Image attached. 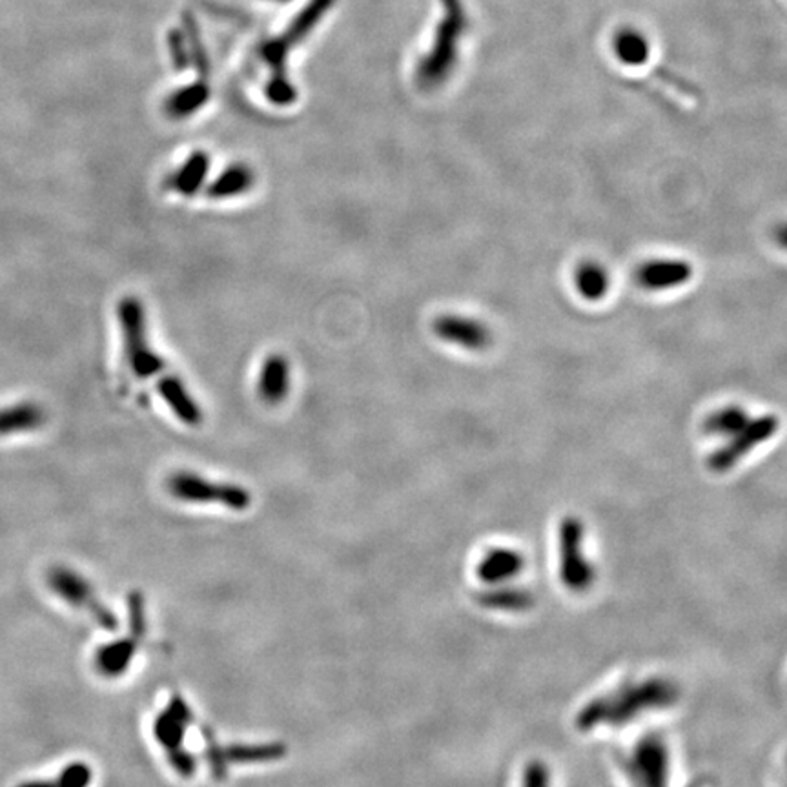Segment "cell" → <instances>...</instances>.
Segmentation results:
<instances>
[{"label":"cell","instance_id":"1","mask_svg":"<svg viewBox=\"0 0 787 787\" xmlns=\"http://www.w3.org/2000/svg\"><path fill=\"white\" fill-rule=\"evenodd\" d=\"M443 17L436 26L431 50L415 66V82L420 89L440 88L454 71L459 57V44L467 31L469 17L461 0H441Z\"/></svg>","mask_w":787,"mask_h":787},{"label":"cell","instance_id":"2","mask_svg":"<svg viewBox=\"0 0 787 787\" xmlns=\"http://www.w3.org/2000/svg\"><path fill=\"white\" fill-rule=\"evenodd\" d=\"M119 325L122 332L124 356L131 373L138 378H152L164 373L166 363L154 350L148 338L147 312L141 299L135 296H126L117 306Z\"/></svg>","mask_w":787,"mask_h":787},{"label":"cell","instance_id":"3","mask_svg":"<svg viewBox=\"0 0 787 787\" xmlns=\"http://www.w3.org/2000/svg\"><path fill=\"white\" fill-rule=\"evenodd\" d=\"M166 489L175 499L187 503H217L231 508V511H245L252 505V494L245 487L234 483H213L212 480L188 471L172 474L166 481Z\"/></svg>","mask_w":787,"mask_h":787},{"label":"cell","instance_id":"4","mask_svg":"<svg viewBox=\"0 0 787 787\" xmlns=\"http://www.w3.org/2000/svg\"><path fill=\"white\" fill-rule=\"evenodd\" d=\"M336 0H310V3L294 17L283 35L273 37L261 46V59L272 70V75L287 73L289 54L301 44L315 26L325 19V15L334 8Z\"/></svg>","mask_w":787,"mask_h":787},{"label":"cell","instance_id":"5","mask_svg":"<svg viewBox=\"0 0 787 787\" xmlns=\"http://www.w3.org/2000/svg\"><path fill=\"white\" fill-rule=\"evenodd\" d=\"M48 585L68 606L88 611L105 629H115V616L112 615V611L99 604L94 587L79 573L64 565H57L48 573Z\"/></svg>","mask_w":787,"mask_h":787},{"label":"cell","instance_id":"6","mask_svg":"<svg viewBox=\"0 0 787 787\" xmlns=\"http://www.w3.org/2000/svg\"><path fill=\"white\" fill-rule=\"evenodd\" d=\"M778 418L774 414L762 415L758 420L748 422L742 429H740L733 441L727 443L724 448H720L711 457V469L715 471H727L731 469L733 463H736L740 457L746 456L753 447L764 443L778 431Z\"/></svg>","mask_w":787,"mask_h":787},{"label":"cell","instance_id":"7","mask_svg":"<svg viewBox=\"0 0 787 787\" xmlns=\"http://www.w3.org/2000/svg\"><path fill=\"white\" fill-rule=\"evenodd\" d=\"M432 329L440 339L467 350H483L492 341L490 331L483 322L463 315H440L434 321Z\"/></svg>","mask_w":787,"mask_h":787},{"label":"cell","instance_id":"8","mask_svg":"<svg viewBox=\"0 0 787 787\" xmlns=\"http://www.w3.org/2000/svg\"><path fill=\"white\" fill-rule=\"evenodd\" d=\"M290 390V363L283 354H270L259 370L257 396L268 405H281Z\"/></svg>","mask_w":787,"mask_h":787},{"label":"cell","instance_id":"9","mask_svg":"<svg viewBox=\"0 0 787 787\" xmlns=\"http://www.w3.org/2000/svg\"><path fill=\"white\" fill-rule=\"evenodd\" d=\"M157 392L184 425L199 427L203 423L205 415L199 403L179 376H163L157 381Z\"/></svg>","mask_w":787,"mask_h":787},{"label":"cell","instance_id":"10","mask_svg":"<svg viewBox=\"0 0 787 787\" xmlns=\"http://www.w3.org/2000/svg\"><path fill=\"white\" fill-rule=\"evenodd\" d=\"M192 722V709L180 697H173L168 707L157 716L154 733L157 742L166 748L168 753L180 749L187 725Z\"/></svg>","mask_w":787,"mask_h":787},{"label":"cell","instance_id":"11","mask_svg":"<svg viewBox=\"0 0 787 787\" xmlns=\"http://www.w3.org/2000/svg\"><path fill=\"white\" fill-rule=\"evenodd\" d=\"M692 277V266L680 259L651 261L638 272V281L649 290H667L687 283Z\"/></svg>","mask_w":787,"mask_h":787},{"label":"cell","instance_id":"12","mask_svg":"<svg viewBox=\"0 0 787 787\" xmlns=\"http://www.w3.org/2000/svg\"><path fill=\"white\" fill-rule=\"evenodd\" d=\"M210 172V155L203 150L192 152L175 172L166 179V188L182 197H194L206 180Z\"/></svg>","mask_w":787,"mask_h":787},{"label":"cell","instance_id":"13","mask_svg":"<svg viewBox=\"0 0 787 787\" xmlns=\"http://www.w3.org/2000/svg\"><path fill=\"white\" fill-rule=\"evenodd\" d=\"M212 97V88L208 79H199L192 84L182 86L166 97L164 113L172 121H187L203 110Z\"/></svg>","mask_w":787,"mask_h":787},{"label":"cell","instance_id":"14","mask_svg":"<svg viewBox=\"0 0 787 787\" xmlns=\"http://www.w3.org/2000/svg\"><path fill=\"white\" fill-rule=\"evenodd\" d=\"M255 184V172L245 163L230 164L217 175V179L206 188V197L212 201L234 199L248 194Z\"/></svg>","mask_w":787,"mask_h":787},{"label":"cell","instance_id":"15","mask_svg":"<svg viewBox=\"0 0 787 787\" xmlns=\"http://www.w3.org/2000/svg\"><path fill=\"white\" fill-rule=\"evenodd\" d=\"M285 753L281 746H234V748H212L208 760L215 771V776H222L226 764H247L275 760Z\"/></svg>","mask_w":787,"mask_h":787},{"label":"cell","instance_id":"16","mask_svg":"<svg viewBox=\"0 0 787 787\" xmlns=\"http://www.w3.org/2000/svg\"><path fill=\"white\" fill-rule=\"evenodd\" d=\"M46 423V412L33 401H24L0 410V436L31 432Z\"/></svg>","mask_w":787,"mask_h":787},{"label":"cell","instance_id":"17","mask_svg":"<svg viewBox=\"0 0 787 787\" xmlns=\"http://www.w3.org/2000/svg\"><path fill=\"white\" fill-rule=\"evenodd\" d=\"M137 653V640L126 638L99 647L96 653V667L106 678H117L126 673Z\"/></svg>","mask_w":787,"mask_h":787},{"label":"cell","instance_id":"18","mask_svg":"<svg viewBox=\"0 0 787 787\" xmlns=\"http://www.w3.org/2000/svg\"><path fill=\"white\" fill-rule=\"evenodd\" d=\"M184 37H187L188 42V52H190V61L192 66L197 70L199 79H208L210 77V59H208V52L206 46L203 42V35H201V28L196 21V17L192 13H184L182 15V28Z\"/></svg>","mask_w":787,"mask_h":787},{"label":"cell","instance_id":"19","mask_svg":"<svg viewBox=\"0 0 787 787\" xmlns=\"http://www.w3.org/2000/svg\"><path fill=\"white\" fill-rule=\"evenodd\" d=\"M576 287L585 299L598 301L609 290V275L604 266L596 263H585L576 272Z\"/></svg>","mask_w":787,"mask_h":787},{"label":"cell","instance_id":"20","mask_svg":"<svg viewBox=\"0 0 787 787\" xmlns=\"http://www.w3.org/2000/svg\"><path fill=\"white\" fill-rule=\"evenodd\" d=\"M615 52L624 64L640 66L649 57V42L634 29H624L615 38Z\"/></svg>","mask_w":787,"mask_h":787},{"label":"cell","instance_id":"21","mask_svg":"<svg viewBox=\"0 0 787 787\" xmlns=\"http://www.w3.org/2000/svg\"><path fill=\"white\" fill-rule=\"evenodd\" d=\"M264 96L273 106L287 108L297 101V89L287 73L272 75L264 86Z\"/></svg>","mask_w":787,"mask_h":787},{"label":"cell","instance_id":"22","mask_svg":"<svg viewBox=\"0 0 787 787\" xmlns=\"http://www.w3.org/2000/svg\"><path fill=\"white\" fill-rule=\"evenodd\" d=\"M748 423V415L738 406H727L722 412L715 414L709 420V427L718 434H736Z\"/></svg>","mask_w":787,"mask_h":787},{"label":"cell","instance_id":"23","mask_svg":"<svg viewBox=\"0 0 787 787\" xmlns=\"http://www.w3.org/2000/svg\"><path fill=\"white\" fill-rule=\"evenodd\" d=\"M168 54L172 59V66L177 71H184L192 66L188 42L184 37V31L180 28H172L168 33Z\"/></svg>","mask_w":787,"mask_h":787},{"label":"cell","instance_id":"24","mask_svg":"<svg viewBox=\"0 0 787 787\" xmlns=\"http://www.w3.org/2000/svg\"><path fill=\"white\" fill-rule=\"evenodd\" d=\"M91 767L84 762L68 764L57 776L61 787H88L91 783Z\"/></svg>","mask_w":787,"mask_h":787},{"label":"cell","instance_id":"25","mask_svg":"<svg viewBox=\"0 0 787 787\" xmlns=\"http://www.w3.org/2000/svg\"><path fill=\"white\" fill-rule=\"evenodd\" d=\"M17 787H61V783L57 782V778H54V780H26V782H21Z\"/></svg>","mask_w":787,"mask_h":787},{"label":"cell","instance_id":"26","mask_svg":"<svg viewBox=\"0 0 787 787\" xmlns=\"http://www.w3.org/2000/svg\"><path fill=\"white\" fill-rule=\"evenodd\" d=\"M268 3H275V4H289L292 0H268Z\"/></svg>","mask_w":787,"mask_h":787}]
</instances>
